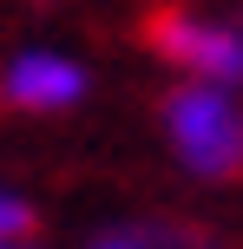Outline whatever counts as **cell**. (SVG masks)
<instances>
[{
	"mask_svg": "<svg viewBox=\"0 0 243 249\" xmlns=\"http://www.w3.org/2000/svg\"><path fill=\"white\" fill-rule=\"evenodd\" d=\"M33 236V203L13 184H0V243H26Z\"/></svg>",
	"mask_w": 243,
	"mask_h": 249,
	"instance_id": "obj_4",
	"label": "cell"
},
{
	"mask_svg": "<svg viewBox=\"0 0 243 249\" xmlns=\"http://www.w3.org/2000/svg\"><path fill=\"white\" fill-rule=\"evenodd\" d=\"M171 138V158L204 184H230L243 177V99L237 86H210V79H184L158 105Z\"/></svg>",
	"mask_w": 243,
	"mask_h": 249,
	"instance_id": "obj_1",
	"label": "cell"
},
{
	"mask_svg": "<svg viewBox=\"0 0 243 249\" xmlns=\"http://www.w3.org/2000/svg\"><path fill=\"white\" fill-rule=\"evenodd\" d=\"M86 92H92L86 59L53 53V46H26V53H13V59L0 66V105H13V112H26V118L73 112Z\"/></svg>",
	"mask_w": 243,
	"mask_h": 249,
	"instance_id": "obj_3",
	"label": "cell"
},
{
	"mask_svg": "<svg viewBox=\"0 0 243 249\" xmlns=\"http://www.w3.org/2000/svg\"><path fill=\"white\" fill-rule=\"evenodd\" d=\"M92 249H151V243H138V236H105V243H92Z\"/></svg>",
	"mask_w": 243,
	"mask_h": 249,
	"instance_id": "obj_5",
	"label": "cell"
},
{
	"mask_svg": "<svg viewBox=\"0 0 243 249\" xmlns=\"http://www.w3.org/2000/svg\"><path fill=\"white\" fill-rule=\"evenodd\" d=\"M0 249H7V243H0Z\"/></svg>",
	"mask_w": 243,
	"mask_h": 249,
	"instance_id": "obj_7",
	"label": "cell"
},
{
	"mask_svg": "<svg viewBox=\"0 0 243 249\" xmlns=\"http://www.w3.org/2000/svg\"><path fill=\"white\" fill-rule=\"evenodd\" d=\"M145 39L165 66L184 79H210V86H243V26L210 20L197 7H158L145 20Z\"/></svg>",
	"mask_w": 243,
	"mask_h": 249,
	"instance_id": "obj_2",
	"label": "cell"
},
{
	"mask_svg": "<svg viewBox=\"0 0 243 249\" xmlns=\"http://www.w3.org/2000/svg\"><path fill=\"white\" fill-rule=\"evenodd\" d=\"M7 249H33V243H7Z\"/></svg>",
	"mask_w": 243,
	"mask_h": 249,
	"instance_id": "obj_6",
	"label": "cell"
}]
</instances>
